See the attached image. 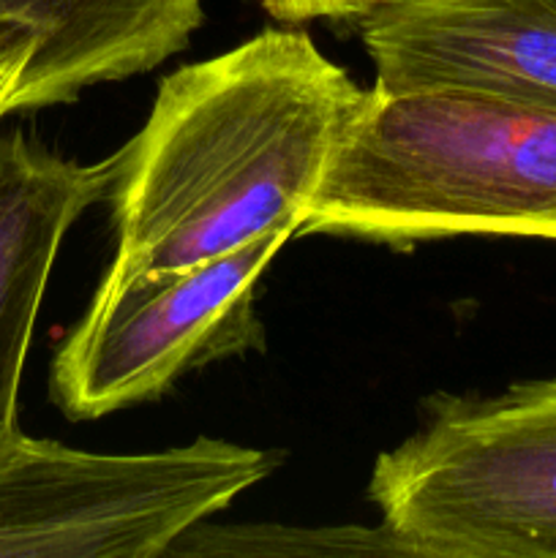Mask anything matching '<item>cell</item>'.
<instances>
[{"instance_id":"1","label":"cell","mask_w":556,"mask_h":558,"mask_svg":"<svg viewBox=\"0 0 556 558\" xmlns=\"http://www.w3.org/2000/svg\"><path fill=\"white\" fill-rule=\"evenodd\" d=\"M360 96L309 33L281 27L164 76L118 150L104 281L194 267L278 227L300 234Z\"/></svg>"},{"instance_id":"7","label":"cell","mask_w":556,"mask_h":558,"mask_svg":"<svg viewBox=\"0 0 556 558\" xmlns=\"http://www.w3.org/2000/svg\"><path fill=\"white\" fill-rule=\"evenodd\" d=\"M202 20V0H0V27L38 47L31 112L156 69L189 47Z\"/></svg>"},{"instance_id":"4","label":"cell","mask_w":556,"mask_h":558,"mask_svg":"<svg viewBox=\"0 0 556 558\" xmlns=\"http://www.w3.org/2000/svg\"><path fill=\"white\" fill-rule=\"evenodd\" d=\"M298 234L270 229L183 270L98 283L49 368V398L69 420L156 401L207 363L265 347L256 316L262 272Z\"/></svg>"},{"instance_id":"6","label":"cell","mask_w":556,"mask_h":558,"mask_svg":"<svg viewBox=\"0 0 556 558\" xmlns=\"http://www.w3.org/2000/svg\"><path fill=\"white\" fill-rule=\"evenodd\" d=\"M114 174L118 153L80 163L22 129L0 134V461L25 436L20 385L49 272L76 218L109 199Z\"/></svg>"},{"instance_id":"2","label":"cell","mask_w":556,"mask_h":558,"mask_svg":"<svg viewBox=\"0 0 556 558\" xmlns=\"http://www.w3.org/2000/svg\"><path fill=\"white\" fill-rule=\"evenodd\" d=\"M300 234L556 240V109L469 90H363Z\"/></svg>"},{"instance_id":"8","label":"cell","mask_w":556,"mask_h":558,"mask_svg":"<svg viewBox=\"0 0 556 558\" xmlns=\"http://www.w3.org/2000/svg\"><path fill=\"white\" fill-rule=\"evenodd\" d=\"M164 556H409L407 545L385 526L298 529L278 523L207 526L180 534Z\"/></svg>"},{"instance_id":"3","label":"cell","mask_w":556,"mask_h":558,"mask_svg":"<svg viewBox=\"0 0 556 558\" xmlns=\"http://www.w3.org/2000/svg\"><path fill=\"white\" fill-rule=\"evenodd\" d=\"M368 499L418 558H556V376L436 392L374 463Z\"/></svg>"},{"instance_id":"9","label":"cell","mask_w":556,"mask_h":558,"mask_svg":"<svg viewBox=\"0 0 556 558\" xmlns=\"http://www.w3.org/2000/svg\"><path fill=\"white\" fill-rule=\"evenodd\" d=\"M38 74V47L27 36L0 27V123L31 109Z\"/></svg>"},{"instance_id":"5","label":"cell","mask_w":556,"mask_h":558,"mask_svg":"<svg viewBox=\"0 0 556 558\" xmlns=\"http://www.w3.org/2000/svg\"><path fill=\"white\" fill-rule=\"evenodd\" d=\"M382 93L469 90L556 109V0H403L360 20Z\"/></svg>"},{"instance_id":"10","label":"cell","mask_w":556,"mask_h":558,"mask_svg":"<svg viewBox=\"0 0 556 558\" xmlns=\"http://www.w3.org/2000/svg\"><path fill=\"white\" fill-rule=\"evenodd\" d=\"M403 0H265V9L287 25H300L311 20H363L385 5Z\"/></svg>"}]
</instances>
